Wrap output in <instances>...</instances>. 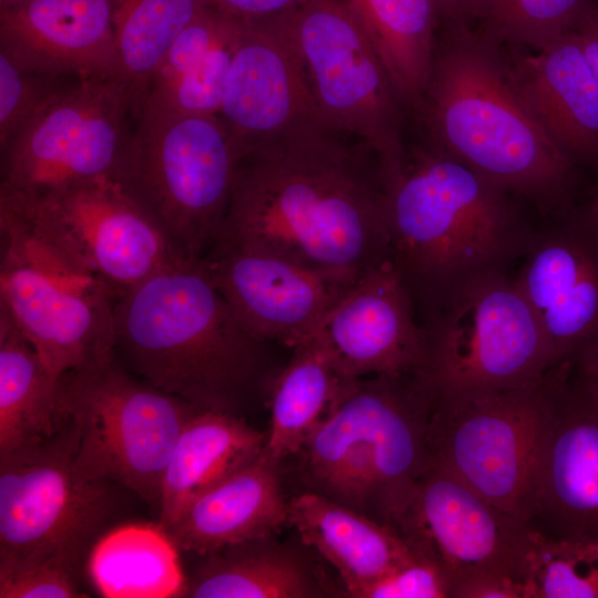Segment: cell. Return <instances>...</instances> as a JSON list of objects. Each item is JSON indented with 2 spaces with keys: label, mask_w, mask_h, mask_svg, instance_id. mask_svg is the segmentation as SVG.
Listing matches in <instances>:
<instances>
[{
  "label": "cell",
  "mask_w": 598,
  "mask_h": 598,
  "mask_svg": "<svg viewBox=\"0 0 598 598\" xmlns=\"http://www.w3.org/2000/svg\"><path fill=\"white\" fill-rule=\"evenodd\" d=\"M0 226L97 279L117 300L183 258L112 176L40 198L0 195Z\"/></svg>",
  "instance_id": "10"
},
{
  "label": "cell",
  "mask_w": 598,
  "mask_h": 598,
  "mask_svg": "<svg viewBox=\"0 0 598 598\" xmlns=\"http://www.w3.org/2000/svg\"><path fill=\"white\" fill-rule=\"evenodd\" d=\"M302 0H207L208 4L238 20L260 21L279 17Z\"/></svg>",
  "instance_id": "39"
},
{
  "label": "cell",
  "mask_w": 598,
  "mask_h": 598,
  "mask_svg": "<svg viewBox=\"0 0 598 598\" xmlns=\"http://www.w3.org/2000/svg\"><path fill=\"white\" fill-rule=\"evenodd\" d=\"M336 134L316 130L244 151L213 247L265 251L353 282L391 259L379 166Z\"/></svg>",
  "instance_id": "1"
},
{
  "label": "cell",
  "mask_w": 598,
  "mask_h": 598,
  "mask_svg": "<svg viewBox=\"0 0 598 598\" xmlns=\"http://www.w3.org/2000/svg\"><path fill=\"white\" fill-rule=\"evenodd\" d=\"M1 598L86 597L78 570L56 560H37L0 567Z\"/></svg>",
  "instance_id": "37"
},
{
  "label": "cell",
  "mask_w": 598,
  "mask_h": 598,
  "mask_svg": "<svg viewBox=\"0 0 598 598\" xmlns=\"http://www.w3.org/2000/svg\"><path fill=\"white\" fill-rule=\"evenodd\" d=\"M575 354L578 357L581 392L598 409V336Z\"/></svg>",
  "instance_id": "41"
},
{
  "label": "cell",
  "mask_w": 598,
  "mask_h": 598,
  "mask_svg": "<svg viewBox=\"0 0 598 598\" xmlns=\"http://www.w3.org/2000/svg\"><path fill=\"white\" fill-rule=\"evenodd\" d=\"M398 532L446 570L454 589L484 574H507L519 580L529 524L433 466L420 481Z\"/></svg>",
  "instance_id": "14"
},
{
  "label": "cell",
  "mask_w": 598,
  "mask_h": 598,
  "mask_svg": "<svg viewBox=\"0 0 598 598\" xmlns=\"http://www.w3.org/2000/svg\"><path fill=\"white\" fill-rule=\"evenodd\" d=\"M58 381L0 309V456L49 440L61 429Z\"/></svg>",
  "instance_id": "28"
},
{
  "label": "cell",
  "mask_w": 598,
  "mask_h": 598,
  "mask_svg": "<svg viewBox=\"0 0 598 598\" xmlns=\"http://www.w3.org/2000/svg\"><path fill=\"white\" fill-rule=\"evenodd\" d=\"M267 343L240 322L203 259L181 258L115 303L114 357L152 385L203 410L244 416L268 396Z\"/></svg>",
  "instance_id": "2"
},
{
  "label": "cell",
  "mask_w": 598,
  "mask_h": 598,
  "mask_svg": "<svg viewBox=\"0 0 598 598\" xmlns=\"http://www.w3.org/2000/svg\"><path fill=\"white\" fill-rule=\"evenodd\" d=\"M433 59L421 102L442 150L505 189L557 193L570 156L546 133L495 52L496 42L463 23Z\"/></svg>",
  "instance_id": "3"
},
{
  "label": "cell",
  "mask_w": 598,
  "mask_h": 598,
  "mask_svg": "<svg viewBox=\"0 0 598 598\" xmlns=\"http://www.w3.org/2000/svg\"><path fill=\"white\" fill-rule=\"evenodd\" d=\"M267 431L245 416L202 410L181 432L165 466L158 524L166 530L204 493L257 458L265 450Z\"/></svg>",
  "instance_id": "25"
},
{
  "label": "cell",
  "mask_w": 598,
  "mask_h": 598,
  "mask_svg": "<svg viewBox=\"0 0 598 598\" xmlns=\"http://www.w3.org/2000/svg\"><path fill=\"white\" fill-rule=\"evenodd\" d=\"M519 579L524 598H598V537L551 536L529 525Z\"/></svg>",
  "instance_id": "31"
},
{
  "label": "cell",
  "mask_w": 598,
  "mask_h": 598,
  "mask_svg": "<svg viewBox=\"0 0 598 598\" xmlns=\"http://www.w3.org/2000/svg\"><path fill=\"white\" fill-rule=\"evenodd\" d=\"M453 581L431 557L417 553L372 582L357 589L351 598H452Z\"/></svg>",
  "instance_id": "36"
},
{
  "label": "cell",
  "mask_w": 598,
  "mask_h": 598,
  "mask_svg": "<svg viewBox=\"0 0 598 598\" xmlns=\"http://www.w3.org/2000/svg\"><path fill=\"white\" fill-rule=\"evenodd\" d=\"M186 577L189 598H319L343 596L305 550L276 534L206 555Z\"/></svg>",
  "instance_id": "24"
},
{
  "label": "cell",
  "mask_w": 598,
  "mask_h": 598,
  "mask_svg": "<svg viewBox=\"0 0 598 598\" xmlns=\"http://www.w3.org/2000/svg\"><path fill=\"white\" fill-rule=\"evenodd\" d=\"M22 68L0 51L1 148L72 83Z\"/></svg>",
  "instance_id": "34"
},
{
  "label": "cell",
  "mask_w": 598,
  "mask_h": 598,
  "mask_svg": "<svg viewBox=\"0 0 598 598\" xmlns=\"http://www.w3.org/2000/svg\"><path fill=\"white\" fill-rule=\"evenodd\" d=\"M0 51L45 74L118 75L113 0H21L3 7Z\"/></svg>",
  "instance_id": "18"
},
{
  "label": "cell",
  "mask_w": 598,
  "mask_h": 598,
  "mask_svg": "<svg viewBox=\"0 0 598 598\" xmlns=\"http://www.w3.org/2000/svg\"><path fill=\"white\" fill-rule=\"evenodd\" d=\"M426 328L417 379L432 400L522 386L553 367L535 316L515 281L486 268L460 278Z\"/></svg>",
  "instance_id": "8"
},
{
  "label": "cell",
  "mask_w": 598,
  "mask_h": 598,
  "mask_svg": "<svg viewBox=\"0 0 598 598\" xmlns=\"http://www.w3.org/2000/svg\"><path fill=\"white\" fill-rule=\"evenodd\" d=\"M588 217L592 227L598 231V194L589 208Z\"/></svg>",
  "instance_id": "43"
},
{
  "label": "cell",
  "mask_w": 598,
  "mask_h": 598,
  "mask_svg": "<svg viewBox=\"0 0 598 598\" xmlns=\"http://www.w3.org/2000/svg\"><path fill=\"white\" fill-rule=\"evenodd\" d=\"M347 381L420 372L426 328L415 321L412 297L391 259L367 272L313 333Z\"/></svg>",
  "instance_id": "17"
},
{
  "label": "cell",
  "mask_w": 598,
  "mask_h": 598,
  "mask_svg": "<svg viewBox=\"0 0 598 598\" xmlns=\"http://www.w3.org/2000/svg\"><path fill=\"white\" fill-rule=\"evenodd\" d=\"M594 0H470L458 22L494 42L539 50L568 33Z\"/></svg>",
  "instance_id": "32"
},
{
  "label": "cell",
  "mask_w": 598,
  "mask_h": 598,
  "mask_svg": "<svg viewBox=\"0 0 598 598\" xmlns=\"http://www.w3.org/2000/svg\"><path fill=\"white\" fill-rule=\"evenodd\" d=\"M292 350L288 364L274 378L268 394L270 425L264 451L279 463L300 452L316 426L354 382L341 377L315 334Z\"/></svg>",
  "instance_id": "26"
},
{
  "label": "cell",
  "mask_w": 598,
  "mask_h": 598,
  "mask_svg": "<svg viewBox=\"0 0 598 598\" xmlns=\"http://www.w3.org/2000/svg\"><path fill=\"white\" fill-rule=\"evenodd\" d=\"M362 27L402 101L421 102L440 23L435 0H343Z\"/></svg>",
  "instance_id": "29"
},
{
  "label": "cell",
  "mask_w": 598,
  "mask_h": 598,
  "mask_svg": "<svg viewBox=\"0 0 598 598\" xmlns=\"http://www.w3.org/2000/svg\"><path fill=\"white\" fill-rule=\"evenodd\" d=\"M114 178L186 259H203L223 229L243 151L218 115L144 107Z\"/></svg>",
  "instance_id": "4"
},
{
  "label": "cell",
  "mask_w": 598,
  "mask_h": 598,
  "mask_svg": "<svg viewBox=\"0 0 598 598\" xmlns=\"http://www.w3.org/2000/svg\"><path fill=\"white\" fill-rule=\"evenodd\" d=\"M178 550L158 523L126 524L95 540L87 554L86 571L103 597H183L186 577Z\"/></svg>",
  "instance_id": "27"
},
{
  "label": "cell",
  "mask_w": 598,
  "mask_h": 598,
  "mask_svg": "<svg viewBox=\"0 0 598 598\" xmlns=\"http://www.w3.org/2000/svg\"><path fill=\"white\" fill-rule=\"evenodd\" d=\"M452 598H524V589L514 576L493 573L458 582Z\"/></svg>",
  "instance_id": "38"
},
{
  "label": "cell",
  "mask_w": 598,
  "mask_h": 598,
  "mask_svg": "<svg viewBox=\"0 0 598 598\" xmlns=\"http://www.w3.org/2000/svg\"><path fill=\"white\" fill-rule=\"evenodd\" d=\"M470 0H435L440 22L453 24L458 22Z\"/></svg>",
  "instance_id": "42"
},
{
  "label": "cell",
  "mask_w": 598,
  "mask_h": 598,
  "mask_svg": "<svg viewBox=\"0 0 598 598\" xmlns=\"http://www.w3.org/2000/svg\"><path fill=\"white\" fill-rule=\"evenodd\" d=\"M19 1H21V0H0V4H1V8H3V7H8L10 4H13L16 2H19Z\"/></svg>",
  "instance_id": "44"
},
{
  "label": "cell",
  "mask_w": 598,
  "mask_h": 598,
  "mask_svg": "<svg viewBox=\"0 0 598 598\" xmlns=\"http://www.w3.org/2000/svg\"><path fill=\"white\" fill-rule=\"evenodd\" d=\"M571 32L598 78V0H594L581 14Z\"/></svg>",
  "instance_id": "40"
},
{
  "label": "cell",
  "mask_w": 598,
  "mask_h": 598,
  "mask_svg": "<svg viewBox=\"0 0 598 598\" xmlns=\"http://www.w3.org/2000/svg\"><path fill=\"white\" fill-rule=\"evenodd\" d=\"M509 70L525 103L565 153H598V78L571 30L518 56Z\"/></svg>",
  "instance_id": "22"
},
{
  "label": "cell",
  "mask_w": 598,
  "mask_h": 598,
  "mask_svg": "<svg viewBox=\"0 0 598 598\" xmlns=\"http://www.w3.org/2000/svg\"><path fill=\"white\" fill-rule=\"evenodd\" d=\"M383 187L390 256L409 290L456 281L503 254L512 228L503 189L452 156L406 157Z\"/></svg>",
  "instance_id": "5"
},
{
  "label": "cell",
  "mask_w": 598,
  "mask_h": 598,
  "mask_svg": "<svg viewBox=\"0 0 598 598\" xmlns=\"http://www.w3.org/2000/svg\"><path fill=\"white\" fill-rule=\"evenodd\" d=\"M280 466L264 451L195 499L165 532L181 551L197 556L277 534L289 508Z\"/></svg>",
  "instance_id": "21"
},
{
  "label": "cell",
  "mask_w": 598,
  "mask_h": 598,
  "mask_svg": "<svg viewBox=\"0 0 598 598\" xmlns=\"http://www.w3.org/2000/svg\"><path fill=\"white\" fill-rule=\"evenodd\" d=\"M208 6L207 0H113L118 75L128 89L135 117L167 50Z\"/></svg>",
  "instance_id": "30"
},
{
  "label": "cell",
  "mask_w": 598,
  "mask_h": 598,
  "mask_svg": "<svg viewBox=\"0 0 598 598\" xmlns=\"http://www.w3.org/2000/svg\"><path fill=\"white\" fill-rule=\"evenodd\" d=\"M567 362L522 386L432 400L434 466L504 513L530 524L547 423Z\"/></svg>",
  "instance_id": "6"
},
{
  "label": "cell",
  "mask_w": 598,
  "mask_h": 598,
  "mask_svg": "<svg viewBox=\"0 0 598 598\" xmlns=\"http://www.w3.org/2000/svg\"><path fill=\"white\" fill-rule=\"evenodd\" d=\"M0 309L56 378L114 358L117 299L27 235L0 227Z\"/></svg>",
  "instance_id": "12"
},
{
  "label": "cell",
  "mask_w": 598,
  "mask_h": 598,
  "mask_svg": "<svg viewBox=\"0 0 598 598\" xmlns=\"http://www.w3.org/2000/svg\"><path fill=\"white\" fill-rule=\"evenodd\" d=\"M276 22L295 51L326 125L358 137L383 184L406 159L396 91L343 0H302Z\"/></svg>",
  "instance_id": "9"
},
{
  "label": "cell",
  "mask_w": 598,
  "mask_h": 598,
  "mask_svg": "<svg viewBox=\"0 0 598 598\" xmlns=\"http://www.w3.org/2000/svg\"><path fill=\"white\" fill-rule=\"evenodd\" d=\"M218 116L243 152L261 143L330 130L275 18L237 19Z\"/></svg>",
  "instance_id": "15"
},
{
  "label": "cell",
  "mask_w": 598,
  "mask_h": 598,
  "mask_svg": "<svg viewBox=\"0 0 598 598\" xmlns=\"http://www.w3.org/2000/svg\"><path fill=\"white\" fill-rule=\"evenodd\" d=\"M236 20L212 6L206 7L167 50L154 73L148 94L171 84L195 66L231 32Z\"/></svg>",
  "instance_id": "35"
},
{
  "label": "cell",
  "mask_w": 598,
  "mask_h": 598,
  "mask_svg": "<svg viewBox=\"0 0 598 598\" xmlns=\"http://www.w3.org/2000/svg\"><path fill=\"white\" fill-rule=\"evenodd\" d=\"M112 482L76 462L69 425L0 456V567L56 560L79 570L115 508Z\"/></svg>",
  "instance_id": "11"
},
{
  "label": "cell",
  "mask_w": 598,
  "mask_h": 598,
  "mask_svg": "<svg viewBox=\"0 0 598 598\" xmlns=\"http://www.w3.org/2000/svg\"><path fill=\"white\" fill-rule=\"evenodd\" d=\"M56 398L82 470L131 489L157 513L174 445L203 409L136 377L115 357L59 377Z\"/></svg>",
  "instance_id": "7"
},
{
  "label": "cell",
  "mask_w": 598,
  "mask_h": 598,
  "mask_svg": "<svg viewBox=\"0 0 598 598\" xmlns=\"http://www.w3.org/2000/svg\"><path fill=\"white\" fill-rule=\"evenodd\" d=\"M287 524L336 569L343 597L419 553L392 526L311 491L289 501Z\"/></svg>",
  "instance_id": "23"
},
{
  "label": "cell",
  "mask_w": 598,
  "mask_h": 598,
  "mask_svg": "<svg viewBox=\"0 0 598 598\" xmlns=\"http://www.w3.org/2000/svg\"><path fill=\"white\" fill-rule=\"evenodd\" d=\"M236 25L237 20L231 32L195 66L171 84L152 91L143 109L185 115H218L231 62Z\"/></svg>",
  "instance_id": "33"
},
{
  "label": "cell",
  "mask_w": 598,
  "mask_h": 598,
  "mask_svg": "<svg viewBox=\"0 0 598 598\" xmlns=\"http://www.w3.org/2000/svg\"><path fill=\"white\" fill-rule=\"evenodd\" d=\"M130 114L118 75L76 80L1 148L0 195L40 198L112 176Z\"/></svg>",
  "instance_id": "13"
},
{
  "label": "cell",
  "mask_w": 598,
  "mask_h": 598,
  "mask_svg": "<svg viewBox=\"0 0 598 598\" xmlns=\"http://www.w3.org/2000/svg\"><path fill=\"white\" fill-rule=\"evenodd\" d=\"M515 283L543 332L553 368L598 336V257L582 243L567 236L543 241Z\"/></svg>",
  "instance_id": "20"
},
{
  "label": "cell",
  "mask_w": 598,
  "mask_h": 598,
  "mask_svg": "<svg viewBox=\"0 0 598 598\" xmlns=\"http://www.w3.org/2000/svg\"><path fill=\"white\" fill-rule=\"evenodd\" d=\"M203 261L251 334L290 348L311 337L358 282L247 248L215 246Z\"/></svg>",
  "instance_id": "16"
},
{
  "label": "cell",
  "mask_w": 598,
  "mask_h": 598,
  "mask_svg": "<svg viewBox=\"0 0 598 598\" xmlns=\"http://www.w3.org/2000/svg\"><path fill=\"white\" fill-rule=\"evenodd\" d=\"M529 525L551 536L598 537V409L568 391L566 374L547 423Z\"/></svg>",
  "instance_id": "19"
}]
</instances>
